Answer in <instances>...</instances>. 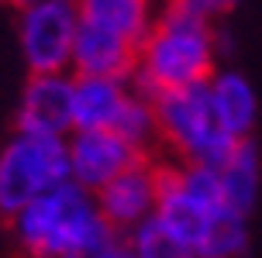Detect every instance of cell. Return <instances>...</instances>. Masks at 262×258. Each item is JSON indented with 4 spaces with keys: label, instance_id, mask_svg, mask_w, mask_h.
<instances>
[{
    "label": "cell",
    "instance_id": "1",
    "mask_svg": "<svg viewBox=\"0 0 262 258\" xmlns=\"http://www.w3.org/2000/svg\"><path fill=\"white\" fill-rule=\"evenodd\" d=\"M214 73H217L214 25L176 0H162L156 28L138 49V69L131 79V90L145 100H156L162 93L210 83Z\"/></svg>",
    "mask_w": 262,
    "mask_h": 258
},
{
    "label": "cell",
    "instance_id": "2",
    "mask_svg": "<svg viewBox=\"0 0 262 258\" xmlns=\"http://www.w3.org/2000/svg\"><path fill=\"white\" fill-rule=\"evenodd\" d=\"M11 231L28 258H66L79 248L118 238V231L100 217L93 193H86L73 179L25 206L11 220Z\"/></svg>",
    "mask_w": 262,
    "mask_h": 258
},
{
    "label": "cell",
    "instance_id": "3",
    "mask_svg": "<svg viewBox=\"0 0 262 258\" xmlns=\"http://www.w3.org/2000/svg\"><path fill=\"white\" fill-rule=\"evenodd\" d=\"M152 107H156L162 145L176 155V162L221 169L238 148V142L224 134L217 117H214L210 83L162 93L152 100Z\"/></svg>",
    "mask_w": 262,
    "mask_h": 258
},
{
    "label": "cell",
    "instance_id": "4",
    "mask_svg": "<svg viewBox=\"0 0 262 258\" xmlns=\"http://www.w3.org/2000/svg\"><path fill=\"white\" fill-rule=\"evenodd\" d=\"M73 179L69 142L66 138H38L17 134L0 148V214L14 220L38 196Z\"/></svg>",
    "mask_w": 262,
    "mask_h": 258
},
{
    "label": "cell",
    "instance_id": "5",
    "mask_svg": "<svg viewBox=\"0 0 262 258\" xmlns=\"http://www.w3.org/2000/svg\"><path fill=\"white\" fill-rule=\"evenodd\" d=\"M79 35L76 4L59 0H35L17 11V41L21 59L31 76L73 73V45Z\"/></svg>",
    "mask_w": 262,
    "mask_h": 258
},
{
    "label": "cell",
    "instance_id": "6",
    "mask_svg": "<svg viewBox=\"0 0 262 258\" xmlns=\"http://www.w3.org/2000/svg\"><path fill=\"white\" fill-rule=\"evenodd\" d=\"M73 73L52 76H28L21 103H17V134H38V138H69L73 134Z\"/></svg>",
    "mask_w": 262,
    "mask_h": 258
},
{
    "label": "cell",
    "instance_id": "7",
    "mask_svg": "<svg viewBox=\"0 0 262 258\" xmlns=\"http://www.w3.org/2000/svg\"><path fill=\"white\" fill-rule=\"evenodd\" d=\"M93 200H97L100 217H104L121 238H128L135 227H142L145 220L156 217L159 162L156 158H142L138 166H131L128 172H121L114 182H107Z\"/></svg>",
    "mask_w": 262,
    "mask_h": 258
},
{
    "label": "cell",
    "instance_id": "8",
    "mask_svg": "<svg viewBox=\"0 0 262 258\" xmlns=\"http://www.w3.org/2000/svg\"><path fill=\"white\" fill-rule=\"evenodd\" d=\"M66 142H69L73 182L93 196L100 193L107 182L118 179L121 172H128L131 166H138L145 158L142 152H135L114 131H73Z\"/></svg>",
    "mask_w": 262,
    "mask_h": 258
},
{
    "label": "cell",
    "instance_id": "9",
    "mask_svg": "<svg viewBox=\"0 0 262 258\" xmlns=\"http://www.w3.org/2000/svg\"><path fill=\"white\" fill-rule=\"evenodd\" d=\"M214 210L200 206L193 196L183 193L180 186V162H159V203H156V220L166 227L176 245L183 248L190 258L200 255V248L210 234V224H214Z\"/></svg>",
    "mask_w": 262,
    "mask_h": 258
},
{
    "label": "cell",
    "instance_id": "10",
    "mask_svg": "<svg viewBox=\"0 0 262 258\" xmlns=\"http://www.w3.org/2000/svg\"><path fill=\"white\" fill-rule=\"evenodd\" d=\"M135 69H138V45L79 21V35L73 45V76L131 83Z\"/></svg>",
    "mask_w": 262,
    "mask_h": 258
},
{
    "label": "cell",
    "instance_id": "11",
    "mask_svg": "<svg viewBox=\"0 0 262 258\" xmlns=\"http://www.w3.org/2000/svg\"><path fill=\"white\" fill-rule=\"evenodd\" d=\"M210 103L224 134L235 142H249L259 121V97L249 79L238 69H217L210 76Z\"/></svg>",
    "mask_w": 262,
    "mask_h": 258
},
{
    "label": "cell",
    "instance_id": "12",
    "mask_svg": "<svg viewBox=\"0 0 262 258\" xmlns=\"http://www.w3.org/2000/svg\"><path fill=\"white\" fill-rule=\"evenodd\" d=\"M79 21L142 49L159 17V0H79Z\"/></svg>",
    "mask_w": 262,
    "mask_h": 258
},
{
    "label": "cell",
    "instance_id": "13",
    "mask_svg": "<svg viewBox=\"0 0 262 258\" xmlns=\"http://www.w3.org/2000/svg\"><path fill=\"white\" fill-rule=\"evenodd\" d=\"M131 83L121 79H79L73 93V131H114L124 103L131 100Z\"/></svg>",
    "mask_w": 262,
    "mask_h": 258
},
{
    "label": "cell",
    "instance_id": "14",
    "mask_svg": "<svg viewBox=\"0 0 262 258\" xmlns=\"http://www.w3.org/2000/svg\"><path fill=\"white\" fill-rule=\"evenodd\" d=\"M224 190V203L228 210H235L242 217H249L255 203H259V186H262V158L255 142H238V148L231 152V158L217 169Z\"/></svg>",
    "mask_w": 262,
    "mask_h": 258
},
{
    "label": "cell",
    "instance_id": "15",
    "mask_svg": "<svg viewBox=\"0 0 262 258\" xmlns=\"http://www.w3.org/2000/svg\"><path fill=\"white\" fill-rule=\"evenodd\" d=\"M114 134H121V138H124L135 152H142L145 158H152L156 145H162L152 100H145V97H138V93H131V100L124 103L118 124H114Z\"/></svg>",
    "mask_w": 262,
    "mask_h": 258
},
{
    "label": "cell",
    "instance_id": "16",
    "mask_svg": "<svg viewBox=\"0 0 262 258\" xmlns=\"http://www.w3.org/2000/svg\"><path fill=\"white\" fill-rule=\"evenodd\" d=\"M245 251H249V217L235 210H221L196 258H242Z\"/></svg>",
    "mask_w": 262,
    "mask_h": 258
},
{
    "label": "cell",
    "instance_id": "17",
    "mask_svg": "<svg viewBox=\"0 0 262 258\" xmlns=\"http://www.w3.org/2000/svg\"><path fill=\"white\" fill-rule=\"evenodd\" d=\"M180 186H183L186 196H193L200 206H207L214 214L228 210L224 203V190H221V176L217 169L210 166H190V162H180Z\"/></svg>",
    "mask_w": 262,
    "mask_h": 258
},
{
    "label": "cell",
    "instance_id": "18",
    "mask_svg": "<svg viewBox=\"0 0 262 258\" xmlns=\"http://www.w3.org/2000/svg\"><path fill=\"white\" fill-rule=\"evenodd\" d=\"M128 245H131V251H135V258H190L183 248L166 234V227H162L156 217L145 220L142 227H135V231L128 234Z\"/></svg>",
    "mask_w": 262,
    "mask_h": 258
},
{
    "label": "cell",
    "instance_id": "19",
    "mask_svg": "<svg viewBox=\"0 0 262 258\" xmlns=\"http://www.w3.org/2000/svg\"><path fill=\"white\" fill-rule=\"evenodd\" d=\"M121 238V234H118ZM118 238H111V241H104V245H90V248H79V251H73V255H66V258H104L107 255V248L114 245Z\"/></svg>",
    "mask_w": 262,
    "mask_h": 258
},
{
    "label": "cell",
    "instance_id": "20",
    "mask_svg": "<svg viewBox=\"0 0 262 258\" xmlns=\"http://www.w3.org/2000/svg\"><path fill=\"white\" fill-rule=\"evenodd\" d=\"M104 258H135V251H131V245H128V238H118L114 245L107 248Z\"/></svg>",
    "mask_w": 262,
    "mask_h": 258
},
{
    "label": "cell",
    "instance_id": "21",
    "mask_svg": "<svg viewBox=\"0 0 262 258\" xmlns=\"http://www.w3.org/2000/svg\"><path fill=\"white\" fill-rule=\"evenodd\" d=\"M4 4H11V7H17V11H21V7H28V4H35V0H4Z\"/></svg>",
    "mask_w": 262,
    "mask_h": 258
},
{
    "label": "cell",
    "instance_id": "22",
    "mask_svg": "<svg viewBox=\"0 0 262 258\" xmlns=\"http://www.w3.org/2000/svg\"><path fill=\"white\" fill-rule=\"evenodd\" d=\"M59 4H79V0H59Z\"/></svg>",
    "mask_w": 262,
    "mask_h": 258
},
{
    "label": "cell",
    "instance_id": "23",
    "mask_svg": "<svg viewBox=\"0 0 262 258\" xmlns=\"http://www.w3.org/2000/svg\"><path fill=\"white\" fill-rule=\"evenodd\" d=\"M159 4H162V0H159Z\"/></svg>",
    "mask_w": 262,
    "mask_h": 258
}]
</instances>
